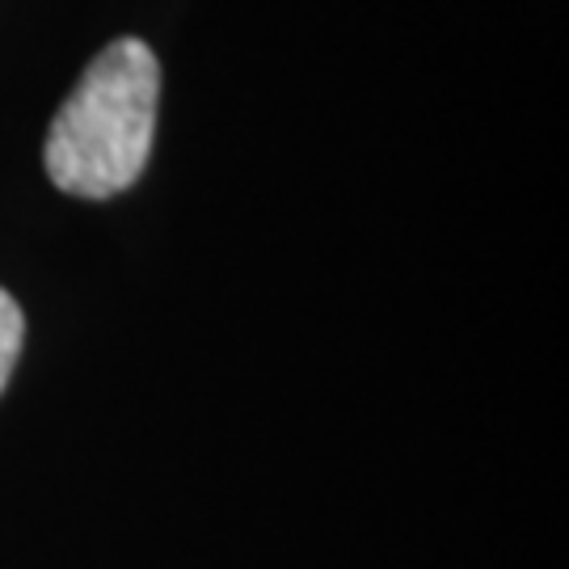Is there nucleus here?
<instances>
[{
  "label": "nucleus",
  "instance_id": "nucleus-1",
  "mask_svg": "<svg viewBox=\"0 0 569 569\" xmlns=\"http://www.w3.org/2000/svg\"><path fill=\"white\" fill-rule=\"evenodd\" d=\"M157 102V51L143 39H114L102 47L47 131V178L72 199H114L131 190L152 157Z\"/></svg>",
  "mask_w": 569,
  "mask_h": 569
},
{
  "label": "nucleus",
  "instance_id": "nucleus-2",
  "mask_svg": "<svg viewBox=\"0 0 569 569\" xmlns=\"http://www.w3.org/2000/svg\"><path fill=\"white\" fill-rule=\"evenodd\" d=\"M21 342H26V317H21L18 300L0 287V392H4L13 367H18Z\"/></svg>",
  "mask_w": 569,
  "mask_h": 569
}]
</instances>
